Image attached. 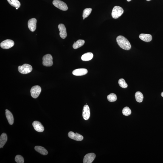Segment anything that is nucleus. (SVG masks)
Segmentation results:
<instances>
[{"label": "nucleus", "instance_id": "f257e3e1", "mask_svg": "<svg viewBox=\"0 0 163 163\" xmlns=\"http://www.w3.org/2000/svg\"><path fill=\"white\" fill-rule=\"evenodd\" d=\"M116 41L120 47L122 49L129 50L131 49V45L129 41L124 36H119L116 38Z\"/></svg>", "mask_w": 163, "mask_h": 163}, {"label": "nucleus", "instance_id": "f03ea898", "mask_svg": "<svg viewBox=\"0 0 163 163\" xmlns=\"http://www.w3.org/2000/svg\"><path fill=\"white\" fill-rule=\"evenodd\" d=\"M124 10L122 7L116 6L113 9L111 13L112 16L114 19H117L121 16Z\"/></svg>", "mask_w": 163, "mask_h": 163}, {"label": "nucleus", "instance_id": "7ed1b4c3", "mask_svg": "<svg viewBox=\"0 0 163 163\" xmlns=\"http://www.w3.org/2000/svg\"><path fill=\"white\" fill-rule=\"evenodd\" d=\"M18 71L20 73L22 74H27L30 73L32 70V67L31 65L24 64L22 66H18Z\"/></svg>", "mask_w": 163, "mask_h": 163}, {"label": "nucleus", "instance_id": "20e7f679", "mask_svg": "<svg viewBox=\"0 0 163 163\" xmlns=\"http://www.w3.org/2000/svg\"><path fill=\"white\" fill-rule=\"evenodd\" d=\"M54 5L60 10L66 11L67 10L68 7L67 5L63 1L59 0H54L53 2Z\"/></svg>", "mask_w": 163, "mask_h": 163}, {"label": "nucleus", "instance_id": "39448f33", "mask_svg": "<svg viewBox=\"0 0 163 163\" xmlns=\"http://www.w3.org/2000/svg\"><path fill=\"white\" fill-rule=\"evenodd\" d=\"M43 64L46 66H52L53 64V57L52 55L48 54L43 56Z\"/></svg>", "mask_w": 163, "mask_h": 163}, {"label": "nucleus", "instance_id": "423d86ee", "mask_svg": "<svg viewBox=\"0 0 163 163\" xmlns=\"http://www.w3.org/2000/svg\"><path fill=\"white\" fill-rule=\"evenodd\" d=\"M41 89L38 86H33L31 90V95L34 99H36L39 96L41 92Z\"/></svg>", "mask_w": 163, "mask_h": 163}, {"label": "nucleus", "instance_id": "0eeeda50", "mask_svg": "<svg viewBox=\"0 0 163 163\" xmlns=\"http://www.w3.org/2000/svg\"><path fill=\"white\" fill-rule=\"evenodd\" d=\"M14 42L11 40L7 39L3 41L0 44L1 47L4 49H9L13 46Z\"/></svg>", "mask_w": 163, "mask_h": 163}, {"label": "nucleus", "instance_id": "6e6552de", "mask_svg": "<svg viewBox=\"0 0 163 163\" xmlns=\"http://www.w3.org/2000/svg\"><path fill=\"white\" fill-rule=\"evenodd\" d=\"M68 136L70 138L78 141H82L83 139V136L77 133H74L72 131L69 132L68 133Z\"/></svg>", "mask_w": 163, "mask_h": 163}, {"label": "nucleus", "instance_id": "1a4fd4ad", "mask_svg": "<svg viewBox=\"0 0 163 163\" xmlns=\"http://www.w3.org/2000/svg\"><path fill=\"white\" fill-rule=\"evenodd\" d=\"M96 157L95 154L91 153L86 154L84 158L83 162L84 163H91L94 160Z\"/></svg>", "mask_w": 163, "mask_h": 163}, {"label": "nucleus", "instance_id": "9d476101", "mask_svg": "<svg viewBox=\"0 0 163 163\" xmlns=\"http://www.w3.org/2000/svg\"><path fill=\"white\" fill-rule=\"evenodd\" d=\"M37 20L33 18L29 20L28 22V26L31 31H35L36 28Z\"/></svg>", "mask_w": 163, "mask_h": 163}, {"label": "nucleus", "instance_id": "9b49d317", "mask_svg": "<svg viewBox=\"0 0 163 163\" xmlns=\"http://www.w3.org/2000/svg\"><path fill=\"white\" fill-rule=\"evenodd\" d=\"M58 27L60 32V37L63 39L66 38L67 36V34L66 28L64 25L63 24H60L59 25Z\"/></svg>", "mask_w": 163, "mask_h": 163}, {"label": "nucleus", "instance_id": "f8f14e48", "mask_svg": "<svg viewBox=\"0 0 163 163\" xmlns=\"http://www.w3.org/2000/svg\"><path fill=\"white\" fill-rule=\"evenodd\" d=\"M32 125L36 131L39 132H42L44 131V127L39 122L37 121H34Z\"/></svg>", "mask_w": 163, "mask_h": 163}, {"label": "nucleus", "instance_id": "ddd939ff", "mask_svg": "<svg viewBox=\"0 0 163 163\" xmlns=\"http://www.w3.org/2000/svg\"><path fill=\"white\" fill-rule=\"evenodd\" d=\"M90 110L89 106L85 105L83 107V116L84 119L87 120L89 119L90 116Z\"/></svg>", "mask_w": 163, "mask_h": 163}, {"label": "nucleus", "instance_id": "4468645a", "mask_svg": "<svg viewBox=\"0 0 163 163\" xmlns=\"http://www.w3.org/2000/svg\"><path fill=\"white\" fill-rule=\"evenodd\" d=\"M88 71L85 68H80L74 70L72 72L74 75L76 76H82L86 75L88 73Z\"/></svg>", "mask_w": 163, "mask_h": 163}, {"label": "nucleus", "instance_id": "2eb2a0df", "mask_svg": "<svg viewBox=\"0 0 163 163\" xmlns=\"http://www.w3.org/2000/svg\"><path fill=\"white\" fill-rule=\"evenodd\" d=\"M139 37L141 40L146 42H149L152 39V35L150 34H141L139 35Z\"/></svg>", "mask_w": 163, "mask_h": 163}, {"label": "nucleus", "instance_id": "dca6fc26", "mask_svg": "<svg viewBox=\"0 0 163 163\" xmlns=\"http://www.w3.org/2000/svg\"><path fill=\"white\" fill-rule=\"evenodd\" d=\"M6 115L9 124L11 125H13L14 123V118L11 112L9 110L6 109Z\"/></svg>", "mask_w": 163, "mask_h": 163}, {"label": "nucleus", "instance_id": "f3484780", "mask_svg": "<svg viewBox=\"0 0 163 163\" xmlns=\"http://www.w3.org/2000/svg\"><path fill=\"white\" fill-rule=\"evenodd\" d=\"M7 136L6 133H3L0 137V148H3L7 142Z\"/></svg>", "mask_w": 163, "mask_h": 163}, {"label": "nucleus", "instance_id": "a211bd4d", "mask_svg": "<svg viewBox=\"0 0 163 163\" xmlns=\"http://www.w3.org/2000/svg\"><path fill=\"white\" fill-rule=\"evenodd\" d=\"M94 55L91 52H88L83 54L81 57V59L84 61H87L92 59Z\"/></svg>", "mask_w": 163, "mask_h": 163}, {"label": "nucleus", "instance_id": "6ab92c4d", "mask_svg": "<svg viewBox=\"0 0 163 163\" xmlns=\"http://www.w3.org/2000/svg\"><path fill=\"white\" fill-rule=\"evenodd\" d=\"M35 149L36 151L42 155H46L48 154V152L47 150L42 147L37 146L35 147Z\"/></svg>", "mask_w": 163, "mask_h": 163}, {"label": "nucleus", "instance_id": "aec40b11", "mask_svg": "<svg viewBox=\"0 0 163 163\" xmlns=\"http://www.w3.org/2000/svg\"><path fill=\"white\" fill-rule=\"evenodd\" d=\"M7 1L12 7L18 8L20 7V3L18 0H7Z\"/></svg>", "mask_w": 163, "mask_h": 163}, {"label": "nucleus", "instance_id": "412c9836", "mask_svg": "<svg viewBox=\"0 0 163 163\" xmlns=\"http://www.w3.org/2000/svg\"><path fill=\"white\" fill-rule=\"evenodd\" d=\"M84 40H79L73 45V48L74 49H77L83 46L85 43Z\"/></svg>", "mask_w": 163, "mask_h": 163}, {"label": "nucleus", "instance_id": "4be33fe9", "mask_svg": "<svg viewBox=\"0 0 163 163\" xmlns=\"http://www.w3.org/2000/svg\"><path fill=\"white\" fill-rule=\"evenodd\" d=\"M135 96L136 101L139 103L142 102L144 96L142 93L140 91H137L135 94Z\"/></svg>", "mask_w": 163, "mask_h": 163}, {"label": "nucleus", "instance_id": "5701e85b", "mask_svg": "<svg viewBox=\"0 0 163 163\" xmlns=\"http://www.w3.org/2000/svg\"><path fill=\"white\" fill-rule=\"evenodd\" d=\"M107 99L110 102H114L117 100V96L116 94H113V93H112L107 96Z\"/></svg>", "mask_w": 163, "mask_h": 163}, {"label": "nucleus", "instance_id": "b1692460", "mask_svg": "<svg viewBox=\"0 0 163 163\" xmlns=\"http://www.w3.org/2000/svg\"><path fill=\"white\" fill-rule=\"evenodd\" d=\"M92 9L91 8H86L84 10L83 17V18H86L89 16L91 14Z\"/></svg>", "mask_w": 163, "mask_h": 163}, {"label": "nucleus", "instance_id": "393cba45", "mask_svg": "<svg viewBox=\"0 0 163 163\" xmlns=\"http://www.w3.org/2000/svg\"><path fill=\"white\" fill-rule=\"evenodd\" d=\"M123 114L124 115L128 116L131 114V111L130 109L128 107H125L122 110Z\"/></svg>", "mask_w": 163, "mask_h": 163}, {"label": "nucleus", "instance_id": "a878e982", "mask_svg": "<svg viewBox=\"0 0 163 163\" xmlns=\"http://www.w3.org/2000/svg\"><path fill=\"white\" fill-rule=\"evenodd\" d=\"M119 86L123 88H126L128 87V85L123 79H120L119 81Z\"/></svg>", "mask_w": 163, "mask_h": 163}, {"label": "nucleus", "instance_id": "bb28decb", "mask_svg": "<svg viewBox=\"0 0 163 163\" xmlns=\"http://www.w3.org/2000/svg\"><path fill=\"white\" fill-rule=\"evenodd\" d=\"M15 162L18 163H23L24 162V159L23 157L20 155H17L15 158Z\"/></svg>", "mask_w": 163, "mask_h": 163}, {"label": "nucleus", "instance_id": "cd10ccee", "mask_svg": "<svg viewBox=\"0 0 163 163\" xmlns=\"http://www.w3.org/2000/svg\"><path fill=\"white\" fill-rule=\"evenodd\" d=\"M161 96H162V97H163V92L161 93Z\"/></svg>", "mask_w": 163, "mask_h": 163}, {"label": "nucleus", "instance_id": "c85d7f7f", "mask_svg": "<svg viewBox=\"0 0 163 163\" xmlns=\"http://www.w3.org/2000/svg\"><path fill=\"white\" fill-rule=\"evenodd\" d=\"M127 1H128V2H130V1H132V0H127Z\"/></svg>", "mask_w": 163, "mask_h": 163}, {"label": "nucleus", "instance_id": "c756f323", "mask_svg": "<svg viewBox=\"0 0 163 163\" xmlns=\"http://www.w3.org/2000/svg\"><path fill=\"white\" fill-rule=\"evenodd\" d=\"M146 1H151V0H146Z\"/></svg>", "mask_w": 163, "mask_h": 163}, {"label": "nucleus", "instance_id": "7c9ffc66", "mask_svg": "<svg viewBox=\"0 0 163 163\" xmlns=\"http://www.w3.org/2000/svg\"><path fill=\"white\" fill-rule=\"evenodd\" d=\"M85 19V18H83V19Z\"/></svg>", "mask_w": 163, "mask_h": 163}, {"label": "nucleus", "instance_id": "2f4dec72", "mask_svg": "<svg viewBox=\"0 0 163 163\" xmlns=\"http://www.w3.org/2000/svg\"><path fill=\"white\" fill-rule=\"evenodd\" d=\"M16 10H18V8H16Z\"/></svg>", "mask_w": 163, "mask_h": 163}]
</instances>
